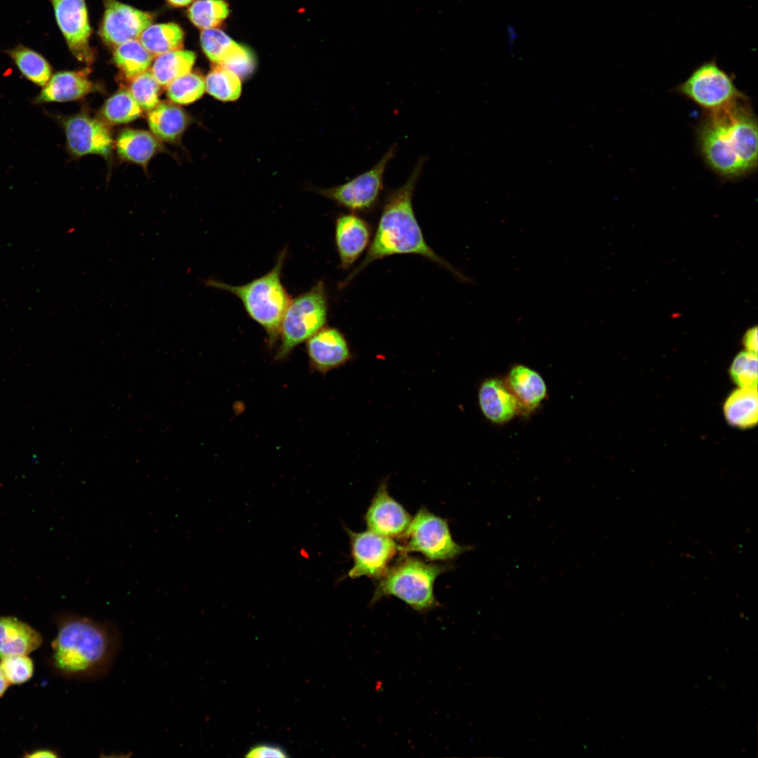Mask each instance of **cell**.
Wrapping results in <instances>:
<instances>
[{
    "mask_svg": "<svg viewBox=\"0 0 758 758\" xmlns=\"http://www.w3.org/2000/svg\"><path fill=\"white\" fill-rule=\"evenodd\" d=\"M401 538V552H418L431 561L451 560L471 549L456 543L447 522L425 507L418 510Z\"/></svg>",
    "mask_w": 758,
    "mask_h": 758,
    "instance_id": "obj_8",
    "label": "cell"
},
{
    "mask_svg": "<svg viewBox=\"0 0 758 758\" xmlns=\"http://www.w3.org/2000/svg\"><path fill=\"white\" fill-rule=\"evenodd\" d=\"M255 64L251 51L236 43L219 65L234 72L240 79H244L253 72Z\"/></svg>",
    "mask_w": 758,
    "mask_h": 758,
    "instance_id": "obj_36",
    "label": "cell"
},
{
    "mask_svg": "<svg viewBox=\"0 0 758 758\" xmlns=\"http://www.w3.org/2000/svg\"><path fill=\"white\" fill-rule=\"evenodd\" d=\"M44 112L63 128L67 151L72 157L99 154L107 157L110 154L113 146L112 135L107 125L100 119L84 112L71 116Z\"/></svg>",
    "mask_w": 758,
    "mask_h": 758,
    "instance_id": "obj_10",
    "label": "cell"
},
{
    "mask_svg": "<svg viewBox=\"0 0 758 758\" xmlns=\"http://www.w3.org/2000/svg\"><path fill=\"white\" fill-rule=\"evenodd\" d=\"M396 152L397 145H394L368 171L343 185L321 190L320 193L352 211H370L378 201L386 168Z\"/></svg>",
    "mask_w": 758,
    "mask_h": 758,
    "instance_id": "obj_9",
    "label": "cell"
},
{
    "mask_svg": "<svg viewBox=\"0 0 758 758\" xmlns=\"http://www.w3.org/2000/svg\"><path fill=\"white\" fill-rule=\"evenodd\" d=\"M205 90L204 77L199 73L190 72L167 86V96L175 103L187 105L199 99Z\"/></svg>",
    "mask_w": 758,
    "mask_h": 758,
    "instance_id": "obj_31",
    "label": "cell"
},
{
    "mask_svg": "<svg viewBox=\"0 0 758 758\" xmlns=\"http://www.w3.org/2000/svg\"><path fill=\"white\" fill-rule=\"evenodd\" d=\"M0 666L9 684H20L33 675L34 665L27 655H15L1 658Z\"/></svg>",
    "mask_w": 758,
    "mask_h": 758,
    "instance_id": "obj_35",
    "label": "cell"
},
{
    "mask_svg": "<svg viewBox=\"0 0 758 758\" xmlns=\"http://www.w3.org/2000/svg\"><path fill=\"white\" fill-rule=\"evenodd\" d=\"M286 255L285 248L270 272L241 286L213 279L204 281L206 286L226 291L238 297L251 318L265 329L270 343L279 335L282 317L291 300L281 279Z\"/></svg>",
    "mask_w": 758,
    "mask_h": 758,
    "instance_id": "obj_4",
    "label": "cell"
},
{
    "mask_svg": "<svg viewBox=\"0 0 758 758\" xmlns=\"http://www.w3.org/2000/svg\"><path fill=\"white\" fill-rule=\"evenodd\" d=\"M245 757L254 758H285L288 757V755L286 751L279 745L270 743H260L251 747L248 750Z\"/></svg>",
    "mask_w": 758,
    "mask_h": 758,
    "instance_id": "obj_37",
    "label": "cell"
},
{
    "mask_svg": "<svg viewBox=\"0 0 758 758\" xmlns=\"http://www.w3.org/2000/svg\"><path fill=\"white\" fill-rule=\"evenodd\" d=\"M147 122L159 139L174 142L178 140L189 124V118L180 107L169 102H159L147 114Z\"/></svg>",
    "mask_w": 758,
    "mask_h": 758,
    "instance_id": "obj_21",
    "label": "cell"
},
{
    "mask_svg": "<svg viewBox=\"0 0 758 758\" xmlns=\"http://www.w3.org/2000/svg\"><path fill=\"white\" fill-rule=\"evenodd\" d=\"M152 58L153 55L135 39L119 44L114 53L115 64L129 79L147 71Z\"/></svg>",
    "mask_w": 758,
    "mask_h": 758,
    "instance_id": "obj_27",
    "label": "cell"
},
{
    "mask_svg": "<svg viewBox=\"0 0 758 758\" xmlns=\"http://www.w3.org/2000/svg\"><path fill=\"white\" fill-rule=\"evenodd\" d=\"M478 400L483 415L495 424L506 423L520 413L517 399L500 378L484 380L479 388Z\"/></svg>",
    "mask_w": 758,
    "mask_h": 758,
    "instance_id": "obj_17",
    "label": "cell"
},
{
    "mask_svg": "<svg viewBox=\"0 0 758 758\" xmlns=\"http://www.w3.org/2000/svg\"><path fill=\"white\" fill-rule=\"evenodd\" d=\"M152 20V17L147 13L116 0H107L100 34L107 44L117 46L139 38Z\"/></svg>",
    "mask_w": 758,
    "mask_h": 758,
    "instance_id": "obj_13",
    "label": "cell"
},
{
    "mask_svg": "<svg viewBox=\"0 0 758 758\" xmlns=\"http://www.w3.org/2000/svg\"><path fill=\"white\" fill-rule=\"evenodd\" d=\"M93 88L86 69L61 71L52 75L40 93L31 100L34 105L65 102L81 99Z\"/></svg>",
    "mask_w": 758,
    "mask_h": 758,
    "instance_id": "obj_18",
    "label": "cell"
},
{
    "mask_svg": "<svg viewBox=\"0 0 758 758\" xmlns=\"http://www.w3.org/2000/svg\"><path fill=\"white\" fill-rule=\"evenodd\" d=\"M425 161V157H420L405 183L390 192L385 198L378 227L366 255L349 275L345 284H347L373 261L396 254L421 255L446 268L460 281H470L468 277L439 256L427 245L415 216L413 196Z\"/></svg>",
    "mask_w": 758,
    "mask_h": 758,
    "instance_id": "obj_2",
    "label": "cell"
},
{
    "mask_svg": "<svg viewBox=\"0 0 758 758\" xmlns=\"http://www.w3.org/2000/svg\"><path fill=\"white\" fill-rule=\"evenodd\" d=\"M328 301L324 285L319 281L312 288L291 300L281 319V345L277 359L288 355L307 341L326 322Z\"/></svg>",
    "mask_w": 758,
    "mask_h": 758,
    "instance_id": "obj_6",
    "label": "cell"
},
{
    "mask_svg": "<svg viewBox=\"0 0 758 758\" xmlns=\"http://www.w3.org/2000/svg\"><path fill=\"white\" fill-rule=\"evenodd\" d=\"M306 347L312 366L320 372L342 366L351 356L345 338L335 328L323 327L307 340Z\"/></svg>",
    "mask_w": 758,
    "mask_h": 758,
    "instance_id": "obj_15",
    "label": "cell"
},
{
    "mask_svg": "<svg viewBox=\"0 0 758 758\" xmlns=\"http://www.w3.org/2000/svg\"><path fill=\"white\" fill-rule=\"evenodd\" d=\"M140 41L153 55L180 50L183 46L184 32L175 23L149 25L141 34Z\"/></svg>",
    "mask_w": 758,
    "mask_h": 758,
    "instance_id": "obj_25",
    "label": "cell"
},
{
    "mask_svg": "<svg viewBox=\"0 0 758 758\" xmlns=\"http://www.w3.org/2000/svg\"><path fill=\"white\" fill-rule=\"evenodd\" d=\"M128 91L142 109L150 111L159 102L160 85L147 70L130 79Z\"/></svg>",
    "mask_w": 758,
    "mask_h": 758,
    "instance_id": "obj_32",
    "label": "cell"
},
{
    "mask_svg": "<svg viewBox=\"0 0 758 758\" xmlns=\"http://www.w3.org/2000/svg\"><path fill=\"white\" fill-rule=\"evenodd\" d=\"M229 12L223 0H197L188 9L187 15L196 27L205 29L219 26Z\"/></svg>",
    "mask_w": 758,
    "mask_h": 758,
    "instance_id": "obj_30",
    "label": "cell"
},
{
    "mask_svg": "<svg viewBox=\"0 0 758 758\" xmlns=\"http://www.w3.org/2000/svg\"><path fill=\"white\" fill-rule=\"evenodd\" d=\"M168 3L175 7H183L189 5L194 0H166Z\"/></svg>",
    "mask_w": 758,
    "mask_h": 758,
    "instance_id": "obj_42",
    "label": "cell"
},
{
    "mask_svg": "<svg viewBox=\"0 0 758 758\" xmlns=\"http://www.w3.org/2000/svg\"><path fill=\"white\" fill-rule=\"evenodd\" d=\"M705 113L725 109L747 98L735 85L733 78L714 59L704 62L674 89Z\"/></svg>",
    "mask_w": 758,
    "mask_h": 758,
    "instance_id": "obj_7",
    "label": "cell"
},
{
    "mask_svg": "<svg viewBox=\"0 0 758 758\" xmlns=\"http://www.w3.org/2000/svg\"><path fill=\"white\" fill-rule=\"evenodd\" d=\"M448 566L426 562L420 559L404 557L389 567L380 579L371 603L385 596H394L418 612H427L438 603L434 595V583Z\"/></svg>",
    "mask_w": 758,
    "mask_h": 758,
    "instance_id": "obj_5",
    "label": "cell"
},
{
    "mask_svg": "<svg viewBox=\"0 0 758 758\" xmlns=\"http://www.w3.org/2000/svg\"><path fill=\"white\" fill-rule=\"evenodd\" d=\"M371 237L368 222L355 214L339 216L335 222V240L341 267H350L368 244Z\"/></svg>",
    "mask_w": 758,
    "mask_h": 758,
    "instance_id": "obj_16",
    "label": "cell"
},
{
    "mask_svg": "<svg viewBox=\"0 0 758 758\" xmlns=\"http://www.w3.org/2000/svg\"><path fill=\"white\" fill-rule=\"evenodd\" d=\"M743 343L746 348V351L752 353L755 355L757 354V327L754 326L748 329L743 337Z\"/></svg>",
    "mask_w": 758,
    "mask_h": 758,
    "instance_id": "obj_38",
    "label": "cell"
},
{
    "mask_svg": "<svg viewBox=\"0 0 758 758\" xmlns=\"http://www.w3.org/2000/svg\"><path fill=\"white\" fill-rule=\"evenodd\" d=\"M116 147L120 157L144 167L161 149L159 138L154 134L136 129L122 131L117 138Z\"/></svg>",
    "mask_w": 758,
    "mask_h": 758,
    "instance_id": "obj_22",
    "label": "cell"
},
{
    "mask_svg": "<svg viewBox=\"0 0 758 758\" xmlns=\"http://www.w3.org/2000/svg\"><path fill=\"white\" fill-rule=\"evenodd\" d=\"M504 380L519 403L520 413L534 411L547 395V386L542 376L525 365L513 366Z\"/></svg>",
    "mask_w": 758,
    "mask_h": 758,
    "instance_id": "obj_19",
    "label": "cell"
},
{
    "mask_svg": "<svg viewBox=\"0 0 758 758\" xmlns=\"http://www.w3.org/2000/svg\"><path fill=\"white\" fill-rule=\"evenodd\" d=\"M196 60L190 51L176 50L157 56L151 72L160 86H167L175 79L190 72Z\"/></svg>",
    "mask_w": 758,
    "mask_h": 758,
    "instance_id": "obj_26",
    "label": "cell"
},
{
    "mask_svg": "<svg viewBox=\"0 0 758 758\" xmlns=\"http://www.w3.org/2000/svg\"><path fill=\"white\" fill-rule=\"evenodd\" d=\"M142 109L126 89H120L109 98L102 107L101 114L111 124H123L138 118Z\"/></svg>",
    "mask_w": 758,
    "mask_h": 758,
    "instance_id": "obj_28",
    "label": "cell"
},
{
    "mask_svg": "<svg viewBox=\"0 0 758 758\" xmlns=\"http://www.w3.org/2000/svg\"><path fill=\"white\" fill-rule=\"evenodd\" d=\"M757 119L748 98L719 111L704 114L696 137L707 166L721 179L736 181L757 169Z\"/></svg>",
    "mask_w": 758,
    "mask_h": 758,
    "instance_id": "obj_1",
    "label": "cell"
},
{
    "mask_svg": "<svg viewBox=\"0 0 758 758\" xmlns=\"http://www.w3.org/2000/svg\"><path fill=\"white\" fill-rule=\"evenodd\" d=\"M207 92L221 101H234L241 92V79L234 72L215 65L205 79Z\"/></svg>",
    "mask_w": 758,
    "mask_h": 758,
    "instance_id": "obj_29",
    "label": "cell"
},
{
    "mask_svg": "<svg viewBox=\"0 0 758 758\" xmlns=\"http://www.w3.org/2000/svg\"><path fill=\"white\" fill-rule=\"evenodd\" d=\"M200 42L204 53L215 65H219L236 44L224 32L215 28L203 29Z\"/></svg>",
    "mask_w": 758,
    "mask_h": 758,
    "instance_id": "obj_33",
    "label": "cell"
},
{
    "mask_svg": "<svg viewBox=\"0 0 758 758\" xmlns=\"http://www.w3.org/2000/svg\"><path fill=\"white\" fill-rule=\"evenodd\" d=\"M757 387H738L726 398L724 413L732 427L748 429L755 426L758 419Z\"/></svg>",
    "mask_w": 758,
    "mask_h": 758,
    "instance_id": "obj_23",
    "label": "cell"
},
{
    "mask_svg": "<svg viewBox=\"0 0 758 758\" xmlns=\"http://www.w3.org/2000/svg\"><path fill=\"white\" fill-rule=\"evenodd\" d=\"M21 74L32 84L43 87L52 76V67L40 53L22 45L7 50Z\"/></svg>",
    "mask_w": 758,
    "mask_h": 758,
    "instance_id": "obj_24",
    "label": "cell"
},
{
    "mask_svg": "<svg viewBox=\"0 0 758 758\" xmlns=\"http://www.w3.org/2000/svg\"><path fill=\"white\" fill-rule=\"evenodd\" d=\"M9 682L8 681L1 666H0V697H1L6 691Z\"/></svg>",
    "mask_w": 758,
    "mask_h": 758,
    "instance_id": "obj_41",
    "label": "cell"
},
{
    "mask_svg": "<svg viewBox=\"0 0 758 758\" xmlns=\"http://www.w3.org/2000/svg\"><path fill=\"white\" fill-rule=\"evenodd\" d=\"M731 380L739 387H757V357L747 351L738 353L730 370Z\"/></svg>",
    "mask_w": 758,
    "mask_h": 758,
    "instance_id": "obj_34",
    "label": "cell"
},
{
    "mask_svg": "<svg viewBox=\"0 0 758 758\" xmlns=\"http://www.w3.org/2000/svg\"><path fill=\"white\" fill-rule=\"evenodd\" d=\"M350 540L354 565L348 576L351 578L367 576L380 579L387 573L389 564L401 545L392 538L371 531L354 532L346 528Z\"/></svg>",
    "mask_w": 758,
    "mask_h": 758,
    "instance_id": "obj_11",
    "label": "cell"
},
{
    "mask_svg": "<svg viewBox=\"0 0 758 758\" xmlns=\"http://www.w3.org/2000/svg\"><path fill=\"white\" fill-rule=\"evenodd\" d=\"M25 757H34V758L58 757V755L57 754V753H55V751L46 749V750H38L32 752L29 754H27Z\"/></svg>",
    "mask_w": 758,
    "mask_h": 758,
    "instance_id": "obj_39",
    "label": "cell"
},
{
    "mask_svg": "<svg viewBox=\"0 0 758 758\" xmlns=\"http://www.w3.org/2000/svg\"><path fill=\"white\" fill-rule=\"evenodd\" d=\"M368 530L390 537L401 538L411 517L389 494L387 483L382 482L365 516Z\"/></svg>",
    "mask_w": 758,
    "mask_h": 758,
    "instance_id": "obj_14",
    "label": "cell"
},
{
    "mask_svg": "<svg viewBox=\"0 0 758 758\" xmlns=\"http://www.w3.org/2000/svg\"><path fill=\"white\" fill-rule=\"evenodd\" d=\"M507 44H508V46H509V50L512 51V46L514 45V42L517 39V31L515 29V27H513L511 25H508L507 27Z\"/></svg>",
    "mask_w": 758,
    "mask_h": 758,
    "instance_id": "obj_40",
    "label": "cell"
},
{
    "mask_svg": "<svg viewBox=\"0 0 758 758\" xmlns=\"http://www.w3.org/2000/svg\"><path fill=\"white\" fill-rule=\"evenodd\" d=\"M120 646V634L112 623L67 616L53 641V664L67 677L98 679L109 672Z\"/></svg>",
    "mask_w": 758,
    "mask_h": 758,
    "instance_id": "obj_3",
    "label": "cell"
},
{
    "mask_svg": "<svg viewBox=\"0 0 758 758\" xmlns=\"http://www.w3.org/2000/svg\"><path fill=\"white\" fill-rule=\"evenodd\" d=\"M41 635L29 625L11 616H0V658L28 655L42 643Z\"/></svg>",
    "mask_w": 758,
    "mask_h": 758,
    "instance_id": "obj_20",
    "label": "cell"
},
{
    "mask_svg": "<svg viewBox=\"0 0 758 758\" xmlns=\"http://www.w3.org/2000/svg\"><path fill=\"white\" fill-rule=\"evenodd\" d=\"M58 25L72 55L90 65L94 60L89 45L91 27L85 0H50Z\"/></svg>",
    "mask_w": 758,
    "mask_h": 758,
    "instance_id": "obj_12",
    "label": "cell"
}]
</instances>
